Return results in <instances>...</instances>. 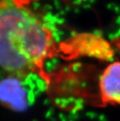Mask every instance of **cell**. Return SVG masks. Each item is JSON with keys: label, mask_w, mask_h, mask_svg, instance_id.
Segmentation results:
<instances>
[{"label": "cell", "mask_w": 120, "mask_h": 121, "mask_svg": "<svg viewBox=\"0 0 120 121\" xmlns=\"http://www.w3.org/2000/svg\"><path fill=\"white\" fill-rule=\"evenodd\" d=\"M55 51L52 32L33 13L0 0V71L37 74L48 81L44 64Z\"/></svg>", "instance_id": "cell-1"}, {"label": "cell", "mask_w": 120, "mask_h": 121, "mask_svg": "<svg viewBox=\"0 0 120 121\" xmlns=\"http://www.w3.org/2000/svg\"><path fill=\"white\" fill-rule=\"evenodd\" d=\"M36 76L39 75H23L0 71V104L14 111L27 109L35 97L30 81Z\"/></svg>", "instance_id": "cell-2"}, {"label": "cell", "mask_w": 120, "mask_h": 121, "mask_svg": "<svg viewBox=\"0 0 120 121\" xmlns=\"http://www.w3.org/2000/svg\"><path fill=\"white\" fill-rule=\"evenodd\" d=\"M99 92L103 103L120 105V61L106 66L99 80Z\"/></svg>", "instance_id": "cell-3"}, {"label": "cell", "mask_w": 120, "mask_h": 121, "mask_svg": "<svg viewBox=\"0 0 120 121\" xmlns=\"http://www.w3.org/2000/svg\"><path fill=\"white\" fill-rule=\"evenodd\" d=\"M12 1L16 5H17V6L26 7V6H27V5L32 3L34 2L38 1V0H12Z\"/></svg>", "instance_id": "cell-4"}]
</instances>
